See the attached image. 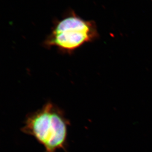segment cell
<instances>
[{"mask_svg": "<svg viewBox=\"0 0 152 152\" xmlns=\"http://www.w3.org/2000/svg\"><path fill=\"white\" fill-rule=\"evenodd\" d=\"M70 124L63 110L48 101L42 108L27 115L21 128L43 146L45 152L65 150Z\"/></svg>", "mask_w": 152, "mask_h": 152, "instance_id": "6da1fadb", "label": "cell"}, {"mask_svg": "<svg viewBox=\"0 0 152 152\" xmlns=\"http://www.w3.org/2000/svg\"><path fill=\"white\" fill-rule=\"evenodd\" d=\"M99 37L96 24L94 21L85 20L71 11L54 22L44 45L48 48L56 47L60 53L71 54Z\"/></svg>", "mask_w": 152, "mask_h": 152, "instance_id": "7a4b0ae2", "label": "cell"}]
</instances>
